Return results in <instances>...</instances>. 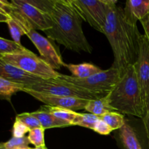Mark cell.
Wrapping results in <instances>:
<instances>
[{"label":"cell","instance_id":"24","mask_svg":"<svg viewBox=\"0 0 149 149\" xmlns=\"http://www.w3.org/2000/svg\"><path fill=\"white\" fill-rule=\"evenodd\" d=\"M45 130L42 127H40L31 130L29 132L28 139H29L30 143L35 146V148L45 146Z\"/></svg>","mask_w":149,"mask_h":149},{"label":"cell","instance_id":"7","mask_svg":"<svg viewBox=\"0 0 149 149\" xmlns=\"http://www.w3.org/2000/svg\"><path fill=\"white\" fill-rule=\"evenodd\" d=\"M83 20L104 33L108 9L113 0H70Z\"/></svg>","mask_w":149,"mask_h":149},{"label":"cell","instance_id":"30","mask_svg":"<svg viewBox=\"0 0 149 149\" xmlns=\"http://www.w3.org/2000/svg\"><path fill=\"white\" fill-rule=\"evenodd\" d=\"M144 126H145L146 132V136L148 138V146H149V97L147 100L146 106V111L145 114H144L143 118Z\"/></svg>","mask_w":149,"mask_h":149},{"label":"cell","instance_id":"26","mask_svg":"<svg viewBox=\"0 0 149 149\" xmlns=\"http://www.w3.org/2000/svg\"><path fill=\"white\" fill-rule=\"evenodd\" d=\"M30 144L28 137L23 138H16L13 137L10 138L8 141L4 143V147L7 149H20L26 147H29Z\"/></svg>","mask_w":149,"mask_h":149},{"label":"cell","instance_id":"17","mask_svg":"<svg viewBox=\"0 0 149 149\" xmlns=\"http://www.w3.org/2000/svg\"><path fill=\"white\" fill-rule=\"evenodd\" d=\"M119 136L125 149H142L135 130L126 122L119 130Z\"/></svg>","mask_w":149,"mask_h":149},{"label":"cell","instance_id":"4","mask_svg":"<svg viewBox=\"0 0 149 149\" xmlns=\"http://www.w3.org/2000/svg\"><path fill=\"white\" fill-rule=\"evenodd\" d=\"M121 77L122 75L119 70L111 66L110 68L101 70L100 72L84 79L76 78L61 74L59 79L88 90L101 98L107 96L111 92Z\"/></svg>","mask_w":149,"mask_h":149},{"label":"cell","instance_id":"21","mask_svg":"<svg viewBox=\"0 0 149 149\" xmlns=\"http://www.w3.org/2000/svg\"><path fill=\"white\" fill-rule=\"evenodd\" d=\"M113 130H120L125 124V117L121 113L117 111L109 112L100 117Z\"/></svg>","mask_w":149,"mask_h":149},{"label":"cell","instance_id":"20","mask_svg":"<svg viewBox=\"0 0 149 149\" xmlns=\"http://www.w3.org/2000/svg\"><path fill=\"white\" fill-rule=\"evenodd\" d=\"M49 112L53 114L55 117L61 120L65 121L68 123L71 124V126L73 125V122L75 120L77 116L79 115V113L70 109H63V108L58 107H52V106H44Z\"/></svg>","mask_w":149,"mask_h":149},{"label":"cell","instance_id":"11","mask_svg":"<svg viewBox=\"0 0 149 149\" xmlns=\"http://www.w3.org/2000/svg\"><path fill=\"white\" fill-rule=\"evenodd\" d=\"M27 94L30 95L36 100L42 102L46 104V106L52 107L63 108V109H70L72 111H79L85 109L87 103L90 100L72 97H62V96H55L50 95L42 94V93H36L30 90L23 89V91Z\"/></svg>","mask_w":149,"mask_h":149},{"label":"cell","instance_id":"9","mask_svg":"<svg viewBox=\"0 0 149 149\" xmlns=\"http://www.w3.org/2000/svg\"><path fill=\"white\" fill-rule=\"evenodd\" d=\"M26 36L39 51L40 58L49 64L54 70L56 71L62 66L65 67L66 64L63 61L61 55L47 38H45L34 29H31Z\"/></svg>","mask_w":149,"mask_h":149},{"label":"cell","instance_id":"1","mask_svg":"<svg viewBox=\"0 0 149 149\" xmlns=\"http://www.w3.org/2000/svg\"><path fill=\"white\" fill-rule=\"evenodd\" d=\"M112 1L108 9L104 34L107 37L112 51L113 63L112 66L119 70L121 75L132 65L138 55V39L141 34L137 23L131 21L125 15L124 8Z\"/></svg>","mask_w":149,"mask_h":149},{"label":"cell","instance_id":"3","mask_svg":"<svg viewBox=\"0 0 149 149\" xmlns=\"http://www.w3.org/2000/svg\"><path fill=\"white\" fill-rule=\"evenodd\" d=\"M107 96L116 111L143 118L146 106L133 65L127 68Z\"/></svg>","mask_w":149,"mask_h":149},{"label":"cell","instance_id":"15","mask_svg":"<svg viewBox=\"0 0 149 149\" xmlns=\"http://www.w3.org/2000/svg\"><path fill=\"white\" fill-rule=\"evenodd\" d=\"M32 113L33 116L37 118L39 122H40L41 127H42L45 130L71 126V124L55 117L45 107H42L41 109H39L34 112H32Z\"/></svg>","mask_w":149,"mask_h":149},{"label":"cell","instance_id":"23","mask_svg":"<svg viewBox=\"0 0 149 149\" xmlns=\"http://www.w3.org/2000/svg\"><path fill=\"white\" fill-rule=\"evenodd\" d=\"M26 48L13 40L0 37V55L23 52Z\"/></svg>","mask_w":149,"mask_h":149},{"label":"cell","instance_id":"34","mask_svg":"<svg viewBox=\"0 0 149 149\" xmlns=\"http://www.w3.org/2000/svg\"><path fill=\"white\" fill-rule=\"evenodd\" d=\"M0 149H7L4 147V143H0Z\"/></svg>","mask_w":149,"mask_h":149},{"label":"cell","instance_id":"16","mask_svg":"<svg viewBox=\"0 0 149 149\" xmlns=\"http://www.w3.org/2000/svg\"><path fill=\"white\" fill-rule=\"evenodd\" d=\"M84 110L99 117H101L109 112L116 111V110L111 106L108 96L96 100H90L85 106Z\"/></svg>","mask_w":149,"mask_h":149},{"label":"cell","instance_id":"28","mask_svg":"<svg viewBox=\"0 0 149 149\" xmlns=\"http://www.w3.org/2000/svg\"><path fill=\"white\" fill-rule=\"evenodd\" d=\"M93 130L97 133L102 135H109L111 132L113 131V130L103 120L100 118L98 121L96 123L95 126Z\"/></svg>","mask_w":149,"mask_h":149},{"label":"cell","instance_id":"14","mask_svg":"<svg viewBox=\"0 0 149 149\" xmlns=\"http://www.w3.org/2000/svg\"><path fill=\"white\" fill-rule=\"evenodd\" d=\"M127 17L137 23L149 14V0H129L124 8Z\"/></svg>","mask_w":149,"mask_h":149},{"label":"cell","instance_id":"31","mask_svg":"<svg viewBox=\"0 0 149 149\" xmlns=\"http://www.w3.org/2000/svg\"><path fill=\"white\" fill-rule=\"evenodd\" d=\"M140 22H141V25H142L144 31H145V35L147 36V38H148L149 40V14L146 17L142 19Z\"/></svg>","mask_w":149,"mask_h":149},{"label":"cell","instance_id":"35","mask_svg":"<svg viewBox=\"0 0 149 149\" xmlns=\"http://www.w3.org/2000/svg\"><path fill=\"white\" fill-rule=\"evenodd\" d=\"M20 149H34V148H30V147H26V148H20Z\"/></svg>","mask_w":149,"mask_h":149},{"label":"cell","instance_id":"32","mask_svg":"<svg viewBox=\"0 0 149 149\" xmlns=\"http://www.w3.org/2000/svg\"><path fill=\"white\" fill-rule=\"evenodd\" d=\"M8 19H9L8 16L0 13V23H7Z\"/></svg>","mask_w":149,"mask_h":149},{"label":"cell","instance_id":"8","mask_svg":"<svg viewBox=\"0 0 149 149\" xmlns=\"http://www.w3.org/2000/svg\"><path fill=\"white\" fill-rule=\"evenodd\" d=\"M138 55L133 64L138 82L141 86L145 106L149 97V40L145 34H140Z\"/></svg>","mask_w":149,"mask_h":149},{"label":"cell","instance_id":"5","mask_svg":"<svg viewBox=\"0 0 149 149\" xmlns=\"http://www.w3.org/2000/svg\"><path fill=\"white\" fill-rule=\"evenodd\" d=\"M0 58L7 63L42 79H58L61 75L40 57L28 49L23 52L1 55Z\"/></svg>","mask_w":149,"mask_h":149},{"label":"cell","instance_id":"10","mask_svg":"<svg viewBox=\"0 0 149 149\" xmlns=\"http://www.w3.org/2000/svg\"><path fill=\"white\" fill-rule=\"evenodd\" d=\"M11 2L20 15L29 22L32 29L42 31L50 29L46 14L32 4L31 0H12Z\"/></svg>","mask_w":149,"mask_h":149},{"label":"cell","instance_id":"18","mask_svg":"<svg viewBox=\"0 0 149 149\" xmlns=\"http://www.w3.org/2000/svg\"><path fill=\"white\" fill-rule=\"evenodd\" d=\"M65 67L69 70L72 77L79 79H84L101 71L94 64L83 63L80 64H66Z\"/></svg>","mask_w":149,"mask_h":149},{"label":"cell","instance_id":"29","mask_svg":"<svg viewBox=\"0 0 149 149\" xmlns=\"http://www.w3.org/2000/svg\"><path fill=\"white\" fill-rule=\"evenodd\" d=\"M13 9V4L11 1L6 0H0V13L8 16L12 13Z\"/></svg>","mask_w":149,"mask_h":149},{"label":"cell","instance_id":"25","mask_svg":"<svg viewBox=\"0 0 149 149\" xmlns=\"http://www.w3.org/2000/svg\"><path fill=\"white\" fill-rule=\"evenodd\" d=\"M15 119L20 120V122H23L31 130L41 127L40 122H39L36 116H33L32 113H22L17 114Z\"/></svg>","mask_w":149,"mask_h":149},{"label":"cell","instance_id":"22","mask_svg":"<svg viewBox=\"0 0 149 149\" xmlns=\"http://www.w3.org/2000/svg\"><path fill=\"white\" fill-rule=\"evenodd\" d=\"M100 118L93 113H79L73 122V125L81 126L93 130Z\"/></svg>","mask_w":149,"mask_h":149},{"label":"cell","instance_id":"12","mask_svg":"<svg viewBox=\"0 0 149 149\" xmlns=\"http://www.w3.org/2000/svg\"><path fill=\"white\" fill-rule=\"evenodd\" d=\"M0 77L12 82L23 84L25 87L31 85L42 79L25 72L23 70L14 66L0 58Z\"/></svg>","mask_w":149,"mask_h":149},{"label":"cell","instance_id":"2","mask_svg":"<svg viewBox=\"0 0 149 149\" xmlns=\"http://www.w3.org/2000/svg\"><path fill=\"white\" fill-rule=\"evenodd\" d=\"M46 16L50 29L44 32L48 39L70 50L92 53L93 47L82 30V18L70 0H54Z\"/></svg>","mask_w":149,"mask_h":149},{"label":"cell","instance_id":"6","mask_svg":"<svg viewBox=\"0 0 149 149\" xmlns=\"http://www.w3.org/2000/svg\"><path fill=\"white\" fill-rule=\"evenodd\" d=\"M23 89L55 96L78 97L86 100H96L100 98L98 96L93 94L91 92L59 78L42 79L35 84L25 87Z\"/></svg>","mask_w":149,"mask_h":149},{"label":"cell","instance_id":"19","mask_svg":"<svg viewBox=\"0 0 149 149\" xmlns=\"http://www.w3.org/2000/svg\"><path fill=\"white\" fill-rule=\"evenodd\" d=\"M25 86L23 84L12 82L0 77V97L10 100L13 95L18 92L23 91Z\"/></svg>","mask_w":149,"mask_h":149},{"label":"cell","instance_id":"33","mask_svg":"<svg viewBox=\"0 0 149 149\" xmlns=\"http://www.w3.org/2000/svg\"><path fill=\"white\" fill-rule=\"evenodd\" d=\"M34 149H48L46 147V146H40V147H36L34 148Z\"/></svg>","mask_w":149,"mask_h":149},{"label":"cell","instance_id":"13","mask_svg":"<svg viewBox=\"0 0 149 149\" xmlns=\"http://www.w3.org/2000/svg\"><path fill=\"white\" fill-rule=\"evenodd\" d=\"M6 23L8 26L13 41L20 45H21L20 43L21 36L26 35L31 29H33L29 22L17 11L14 4H13V11L9 15V19Z\"/></svg>","mask_w":149,"mask_h":149},{"label":"cell","instance_id":"27","mask_svg":"<svg viewBox=\"0 0 149 149\" xmlns=\"http://www.w3.org/2000/svg\"><path fill=\"white\" fill-rule=\"evenodd\" d=\"M31 130L26 125L20 122V120L15 119L13 127V135L16 138H23L26 134L29 133Z\"/></svg>","mask_w":149,"mask_h":149}]
</instances>
